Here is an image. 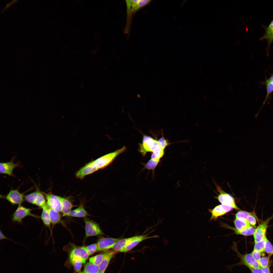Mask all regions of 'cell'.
<instances>
[{
	"mask_svg": "<svg viewBox=\"0 0 273 273\" xmlns=\"http://www.w3.org/2000/svg\"><path fill=\"white\" fill-rule=\"evenodd\" d=\"M273 23V1L265 0L263 10L262 23L269 26Z\"/></svg>",
	"mask_w": 273,
	"mask_h": 273,
	"instance_id": "cell-1",
	"label": "cell"
},
{
	"mask_svg": "<svg viewBox=\"0 0 273 273\" xmlns=\"http://www.w3.org/2000/svg\"><path fill=\"white\" fill-rule=\"evenodd\" d=\"M35 1L33 0H28L23 2L20 4L17 7H15L12 11V12L10 15L7 17L5 20L4 24H7L12 19L18 15L22 11L24 10L28 6L33 4Z\"/></svg>",
	"mask_w": 273,
	"mask_h": 273,
	"instance_id": "cell-2",
	"label": "cell"
}]
</instances>
